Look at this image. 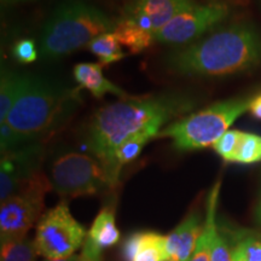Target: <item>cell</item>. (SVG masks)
Returning a JSON list of instances; mask_svg holds the SVG:
<instances>
[{
  "instance_id": "2e32d148",
  "label": "cell",
  "mask_w": 261,
  "mask_h": 261,
  "mask_svg": "<svg viewBox=\"0 0 261 261\" xmlns=\"http://www.w3.org/2000/svg\"><path fill=\"white\" fill-rule=\"evenodd\" d=\"M220 180L214 184L207 197V204H205V219L203 225L201 237L198 238L197 246H196L194 253L189 261H211V240L217 225V210L218 201H219L220 192Z\"/></svg>"
},
{
  "instance_id": "484cf974",
  "label": "cell",
  "mask_w": 261,
  "mask_h": 261,
  "mask_svg": "<svg viewBox=\"0 0 261 261\" xmlns=\"http://www.w3.org/2000/svg\"><path fill=\"white\" fill-rule=\"evenodd\" d=\"M211 261H232V250L228 247L227 241L215 227L211 240Z\"/></svg>"
},
{
  "instance_id": "5bb4252c",
  "label": "cell",
  "mask_w": 261,
  "mask_h": 261,
  "mask_svg": "<svg viewBox=\"0 0 261 261\" xmlns=\"http://www.w3.org/2000/svg\"><path fill=\"white\" fill-rule=\"evenodd\" d=\"M162 123H154V125L146 127L145 129L140 130L137 135L129 137L121 145L115 150L114 154V163L112 172V185L113 189L117 187L120 182V173L122 168L129 162L135 161L142 154L144 146L151 139L158 138L160 130L162 129Z\"/></svg>"
},
{
  "instance_id": "7c38bea8",
  "label": "cell",
  "mask_w": 261,
  "mask_h": 261,
  "mask_svg": "<svg viewBox=\"0 0 261 261\" xmlns=\"http://www.w3.org/2000/svg\"><path fill=\"white\" fill-rule=\"evenodd\" d=\"M203 225L204 221L202 223L200 213L192 212L167 234L168 261L190 260L203 231Z\"/></svg>"
},
{
  "instance_id": "d4e9b609",
  "label": "cell",
  "mask_w": 261,
  "mask_h": 261,
  "mask_svg": "<svg viewBox=\"0 0 261 261\" xmlns=\"http://www.w3.org/2000/svg\"><path fill=\"white\" fill-rule=\"evenodd\" d=\"M234 249L242 254L247 261H261V240L254 234L241 237Z\"/></svg>"
},
{
  "instance_id": "4dcf8cb0",
  "label": "cell",
  "mask_w": 261,
  "mask_h": 261,
  "mask_svg": "<svg viewBox=\"0 0 261 261\" xmlns=\"http://www.w3.org/2000/svg\"><path fill=\"white\" fill-rule=\"evenodd\" d=\"M232 261H247L237 249H232Z\"/></svg>"
},
{
  "instance_id": "7402d4cb",
  "label": "cell",
  "mask_w": 261,
  "mask_h": 261,
  "mask_svg": "<svg viewBox=\"0 0 261 261\" xmlns=\"http://www.w3.org/2000/svg\"><path fill=\"white\" fill-rule=\"evenodd\" d=\"M261 161V136L242 132L234 162L242 165H252Z\"/></svg>"
},
{
  "instance_id": "52a82bcc",
  "label": "cell",
  "mask_w": 261,
  "mask_h": 261,
  "mask_svg": "<svg viewBox=\"0 0 261 261\" xmlns=\"http://www.w3.org/2000/svg\"><path fill=\"white\" fill-rule=\"evenodd\" d=\"M52 189L50 179L41 171L0 205L2 242L24 238L42 217L45 196Z\"/></svg>"
},
{
  "instance_id": "3957f363",
  "label": "cell",
  "mask_w": 261,
  "mask_h": 261,
  "mask_svg": "<svg viewBox=\"0 0 261 261\" xmlns=\"http://www.w3.org/2000/svg\"><path fill=\"white\" fill-rule=\"evenodd\" d=\"M83 102L76 87L40 74L25 73L21 93L6 122L21 145L40 142L63 126Z\"/></svg>"
},
{
  "instance_id": "603a6c76",
  "label": "cell",
  "mask_w": 261,
  "mask_h": 261,
  "mask_svg": "<svg viewBox=\"0 0 261 261\" xmlns=\"http://www.w3.org/2000/svg\"><path fill=\"white\" fill-rule=\"evenodd\" d=\"M242 130L228 129L224 133L219 139L215 142L213 149L215 150L220 158H223L227 162H234V156H236L238 143H240Z\"/></svg>"
},
{
  "instance_id": "30bf717a",
  "label": "cell",
  "mask_w": 261,
  "mask_h": 261,
  "mask_svg": "<svg viewBox=\"0 0 261 261\" xmlns=\"http://www.w3.org/2000/svg\"><path fill=\"white\" fill-rule=\"evenodd\" d=\"M44 159L41 142L24 144L12 151L2 154L0 162V201L8 200L15 195L24 182L40 172Z\"/></svg>"
},
{
  "instance_id": "4316f807",
  "label": "cell",
  "mask_w": 261,
  "mask_h": 261,
  "mask_svg": "<svg viewBox=\"0 0 261 261\" xmlns=\"http://www.w3.org/2000/svg\"><path fill=\"white\" fill-rule=\"evenodd\" d=\"M19 146L22 145L12 127L6 121L0 123V149H2V154L12 151V150L17 149Z\"/></svg>"
},
{
  "instance_id": "cb8c5ba5",
  "label": "cell",
  "mask_w": 261,
  "mask_h": 261,
  "mask_svg": "<svg viewBox=\"0 0 261 261\" xmlns=\"http://www.w3.org/2000/svg\"><path fill=\"white\" fill-rule=\"evenodd\" d=\"M12 56L18 63H33L39 56L37 44L32 39H19L12 46Z\"/></svg>"
},
{
  "instance_id": "ba28073f",
  "label": "cell",
  "mask_w": 261,
  "mask_h": 261,
  "mask_svg": "<svg viewBox=\"0 0 261 261\" xmlns=\"http://www.w3.org/2000/svg\"><path fill=\"white\" fill-rule=\"evenodd\" d=\"M86 237L85 227L71 215L68 202L62 200L42 214L33 242L38 255L52 260L73 255L84 246Z\"/></svg>"
},
{
  "instance_id": "83f0119b",
  "label": "cell",
  "mask_w": 261,
  "mask_h": 261,
  "mask_svg": "<svg viewBox=\"0 0 261 261\" xmlns=\"http://www.w3.org/2000/svg\"><path fill=\"white\" fill-rule=\"evenodd\" d=\"M80 261H102V250L98 249L87 237L80 254Z\"/></svg>"
},
{
  "instance_id": "277c9868",
  "label": "cell",
  "mask_w": 261,
  "mask_h": 261,
  "mask_svg": "<svg viewBox=\"0 0 261 261\" xmlns=\"http://www.w3.org/2000/svg\"><path fill=\"white\" fill-rule=\"evenodd\" d=\"M116 21L85 0H63L42 25L39 55L57 60L89 46L94 39L113 32Z\"/></svg>"
},
{
  "instance_id": "7a4b0ae2",
  "label": "cell",
  "mask_w": 261,
  "mask_h": 261,
  "mask_svg": "<svg viewBox=\"0 0 261 261\" xmlns=\"http://www.w3.org/2000/svg\"><path fill=\"white\" fill-rule=\"evenodd\" d=\"M261 63V35L249 23H236L211 33L190 45L166 54L163 64L187 77L242 73Z\"/></svg>"
},
{
  "instance_id": "8992f818",
  "label": "cell",
  "mask_w": 261,
  "mask_h": 261,
  "mask_svg": "<svg viewBox=\"0 0 261 261\" xmlns=\"http://www.w3.org/2000/svg\"><path fill=\"white\" fill-rule=\"evenodd\" d=\"M51 187L65 198L93 196L103 189H110L102 163L93 155L77 151L63 152L52 161Z\"/></svg>"
},
{
  "instance_id": "ffe728a7",
  "label": "cell",
  "mask_w": 261,
  "mask_h": 261,
  "mask_svg": "<svg viewBox=\"0 0 261 261\" xmlns=\"http://www.w3.org/2000/svg\"><path fill=\"white\" fill-rule=\"evenodd\" d=\"M116 35L113 32H109L94 39L87 47L99 60V64L106 67L126 57Z\"/></svg>"
},
{
  "instance_id": "5b68a950",
  "label": "cell",
  "mask_w": 261,
  "mask_h": 261,
  "mask_svg": "<svg viewBox=\"0 0 261 261\" xmlns=\"http://www.w3.org/2000/svg\"><path fill=\"white\" fill-rule=\"evenodd\" d=\"M252 97L225 99L189 114L160 130L158 138H171L178 151H194L213 146L232 123L247 110Z\"/></svg>"
},
{
  "instance_id": "d6a6232c",
  "label": "cell",
  "mask_w": 261,
  "mask_h": 261,
  "mask_svg": "<svg viewBox=\"0 0 261 261\" xmlns=\"http://www.w3.org/2000/svg\"><path fill=\"white\" fill-rule=\"evenodd\" d=\"M10 2H23V0H10Z\"/></svg>"
},
{
  "instance_id": "1f68e13d",
  "label": "cell",
  "mask_w": 261,
  "mask_h": 261,
  "mask_svg": "<svg viewBox=\"0 0 261 261\" xmlns=\"http://www.w3.org/2000/svg\"><path fill=\"white\" fill-rule=\"evenodd\" d=\"M257 219H259V221L261 223V203L259 205V208H257Z\"/></svg>"
},
{
  "instance_id": "f1b7e54d",
  "label": "cell",
  "mask_w": 261,
  "mask_h": 261,
  "mask_svg": "<svg viewBox=\"0 0 261 261\" xmlns=\"http://www.w3.org/2000/svg\"><path fill=\"white\" fill-rule=\"evenodd\" d=\"M249 112L253 117L261 121V93L252 97V100H250L249 104Z\"/></svg>"
},
{
  "instance_id": "8fae6325",
  "label": "cell",
  "mask_w": 261,
  "mask_h": 261,
  "mask_svg": "<svg viewBox=\"0 0 261 261\" xmlns=\"http://www.w3.org/2000/svg\"><path fill=\"white\" fill-rule=\"evenodd\" d=\"M196 4V0H129L121 17L136 22L154 34Z\"/></svg>"
},
{
  "instance_id": "9c48e42d",
  "label": "cell",
  "mask_w": 261,
  "mask_h": 261,
  "mask_svg": "<svg viewBox=\"0 0 261 261\" xmlns=\"http://www.w3.org/2000/svg\"><path fill=\"white\" fill-rule=\"evenodd\" d=\"M230 15L226 3L210 2L196 4L173 18L168 24L154 33L155 41L181 47L200 40L203 35L223 23Z\"/></svg>"
},
{
  "instance_id": "6da1fadb",
  "label": "cell",
  "mask_w": 261,
  "mask_h": 261,
  "mask_svg": "<svg viewBox=\"0 0 261 261\" xmlns=\"http://www.w3.org/2000/svg\"><path fill=\"white\" fill-rule=\"evenodd\" d=\"M197 100L189 92L167 91L144 97H129L98 109L86 129V143L102 163L110 189L114 154L129 137L154 123L171 122L190 113Z\"/></svg>"
},
{
  "instance_id": "d6986e66",
  "label": "cell",
  "mask_w": 261,
  "mask_h": 261,
  "mask_svg": "<svg viewBox=\"0 0 261 261\" xmlns=\"http://www.w3.org/2000/svg\"><path fill=\"white\" fill-rule=\"evenodd\" d=\"M25 79V73L11 69L9 67L2 68L0 80V123L5 122L12 107L21 93Z\"/></svg>"
},
{
  "instance_id": "44dd1931",
  "label": "cell",
  "mask_w": 261,
  "mask_h": 261,
  "mask_svg": "<svg viewBox=\"0 0 261 261\" xmlns=\"http://www.w3.org/2000/svg\"><path fill=\"white\" fill-rule=\"evenodd\" d=\"M37 249L34 242L28 238H19L2 242V261H37Z\"/></svg>"
},
{
  "instance_id": "4fadbf2b",
  "label": "cell",
  "mask_w": 261,
  "mask_h": 261,
  "mask_svg": "<svg viewBox=\"0 0 261 261\" xmlns=\"http://www.w3.org/2000/svg\"><path fill=\"white\" fill-rule=\"evenodd\" d=\"M125 261H168L167 236L155 231H140L127 237L122 247Z\"/></svg>"
},
{
  "instance_id": "9a60e30c",
  "label": "cell",
  "mask_w": 261,
  "mask_h": 261,
  "mask_svg": "<svg viewBox=\"0 0 261 261\" xmlns=\"http://www.w3.org/2000/svg\"><path fill=\"white\" fill-rule=\"evenodd\" d=\"M73 73L79 86L90 91L96 98H102L106 94H115L121 99L130 97L122 89L107 79L99 63H77L74 67Z\"/></svg>"
},
{
  "instance_id": "f546056e",
  "label": "cell",
  "mask_w": 261,
  "mask_h": 261,
  "mask_svg": "<svg viewBox=\"0 0 261 261\" xmlns=\"http://www.w3.org/2000/svg\"><path fill=\"white\" fill-rule=\"evenodd\" d=\"M44 261H80V254H73V255L68 256V257H62V259H45Z\"/></svg>"
},
{
  "instance_id": "e0dca14e",
  "label": "cell",
  "mask_w": 261,
  "mask_h": 261,
  "mask_svg": "<svg viewBox=\"0 0 261 261\" xmlns=\"http://www.w3.org/2000/svg\"><path fill=\"white\" fill-rule=\"evenodd\" d=\"M87 238L98 249L103 250L120 241V231L116 226L115 211L112 205L100 210L94 218L92 226L87 232Z\"/></svg>"
},
{
  "instance_id": "ac0fdd59",
  "label": "cell",
  "mask_w": 261,
  "mask_h": 261,
  "mask_svg": "<svg viewBox=\"0 0 261 261\" xmlns=\"http://www.w3.org/2000/svg\"><path fill=\"white\" fill-rule=\"evenodd\" d=\"M113 33L116 35L120 44L128 48L132 55H138L145 51L151 46L152 41H155L154 34L151 32L142 28L130 19L122 17L116 21Z\"/></svg>"
}]
</instances>
